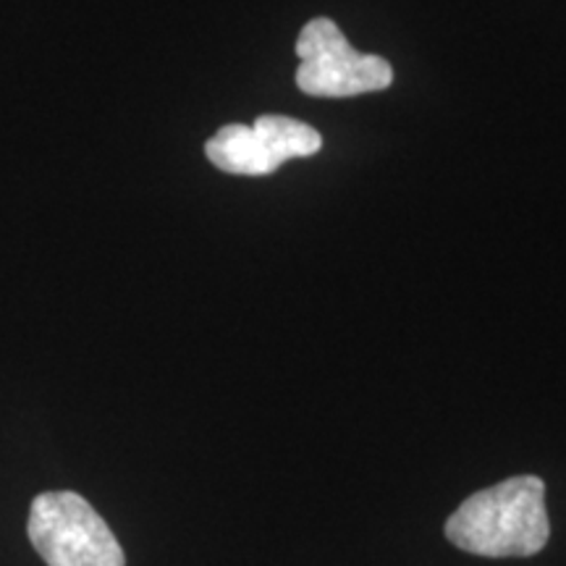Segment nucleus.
Listing matches in <instances>:
<instances>
[{"instance_id": "1", "label": "nucleus", "mask_w": 566, "mask_h": 566, "mask_svg": "<svg viewBox=\"0 0 566 566\" xmlns=\"http://www.w3.org/2000/svg\"><path fill=\"white\" fill-rule=\"evenodd\" d=\"M446 537L467 554L488 558L541 554L551 537L546 483L520 475L472 493L446 520Z\"/></svg>"}, {"instance_id": "2", "label": "nucleus", "mask_w": 566, "mask_h": 566, "mask_svg": "<svg viewBox=\"0 0 566 566\" xmlns=\"http://www.w3.org/2000/svg\"><path fill=\"white\" fill-rule=\"evenodd\" d=\"M27 535L48 566H126L108 522L80 493L38 495L30 509Z\"/></svg>"}, {"instance_id": "3", "label": "nucleus", "mask_w": 566, "mask_h": 566, "mask_svg": "<svg viewBox=\"0 0 566 566\" xmlns=\"http://www.w3.org/2000/svg\"><path fill=\"white\" fill-rule=\"evenodd\" d=\"M296 87L310 97H357L388 90L394 82L391 63L380 55L354 51L334 19L317 17L296 38Z\"/></svg>"}, {"instance_id": "4", "label": "nucleus", "mask_w": 566, "mask_h": 566, "mask_svg": "<svg viewBox=\"0 0 566 566\" xmlns=\"http://www.w3.org/2000/svg\"><path fill=\"white\" fill-rule=\"evenodd\" d=\"M321 150V132L279 113L258 116L252 126L226 124L205 142V155L212 166L237 176H268L286 160L310 158Z\"/></svg>"}]
</instances>
